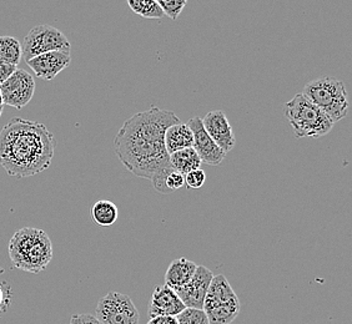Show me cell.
<instances>
[{
    "label": "cell",
    "instance_id": "obj_30",
    "mask_svg": "<svg viewBox=\"0 0 352 324\" xmlns=\"http://www.w3.org/2000/svg\"><path fill=\"white\" fill-rule=\"evenodd\" d=\"M0 108H4V105H3V97H1V93H0Z\"/></svg>",
    "mask_w": 352,
    "mask_h": 324
},
{
    "label": "cell",
    "instance_id": "obj_3",
    "mask_svg": "<svg viewBox=\"0 0 352 324\" xmlns=\"http://www.w3.org/2000/svg\"><path fill=\"white\" fill-rule=\"evenodd\" d=\"M8 251L14 267L29 273L43 272L53 258V244L47 232L33 227L16 231Z\"/></svg>",
    "mask_w": 352,
    "mask_h": 324
},
{
    "label": "cell",
    "instance_id": "obj_6",
    "mask_svg": "<svg viewBox=\"0 0 352 324\" xmlns=\"http://www.w3.org/2000/svg\"><path fill=\"white\" fill-rule=\"evenodd\" d=\"M72 45L59 29L52 25H36L24 38L21 51L25 61L52 51L70 54Z\"/></svg>",
    "mask_w": 352,
    "mask_h": 324
},
{
    "label": "cell",
    "instance_id": "obj_11",
    "mask_svg": "<svg viewBox=\"0 0 352 324\" xmlns=\"http://www.w3.org/2000/svg\"><path fill=\"white\" fill-rule=\"evenodd\" d=\"M214 273L205 266H197L195 275L190 279L189 284L177 290L176 294L182 299L186 308L203 310L204 299L209 290Z\"/></svg>",
    "mask_w": 352,
    "mask_h": 324
},
{
    "label": "cell",
    "instance_id": "obj_4",
    "mask_svg": "<svg viewBox=\"0 0 352 324\" xmlns=\"http://www.w3.org/2000/svg\"><path fill=\"white\" fill-rule=\"evenodd\" d=\"M285 116L298 139L325 136L333 128L325 113L314 105L302 93L295 95L290 102L285 104Z\"/></svg>",
    "mask_w": 352,
    "mask_h": 324
},
{
    "label": "cell",
    "instance_id": "obj_1",
    "mask_svg": "<svg viewBox=\"0 0 352 324\" xmlns=\"http://www.w3.org/2000/svg\"><path fill=\"white\" fill-rule=\"evenodd\" d=\"M179 122L175 113L151 106L129 117L114 139V151L126 170L150 180L164 195H168L165 180L174 171L165 149V132Z\"/></svg>",
    "mask_w": 352,
    "mask_h": 324
},
{
    "label": "cell",
    "instance_id": "obj_23",
    "mask_svg": "<svg viewBox=\"0 0 352 324\" xmlns=\"http://www.w3.org/2000/svg\"><path fill=\"white\" fill-rule=\"evenodd\" d=\"M157 4L162 8L164 15L169 16L171 21H176L184 8L186 7L185 0H159Z\"/></svg>",
    "mask_w": 352,
    "mask_h": 324
},
{
    "label": "cell",
    "instance_id": "obj_29",
    "mask_svg": "<svg viewBox=\"0 0 352 324\" xmlns=\"http://www.w3.org/2000/svg\"><path fill=\"white\" fill-rule=\"evenodd\" d=\"M146 324H177V319L171 316H160V317L150 318L149 322Z\"/></svg>",
    "mask_w": 352,
    "mask_h": 324
},
{
    "label": "cell",
    "instance_id": "obj_27",
    "mask_svg": "<svg viewBox=\"0 0 352 324\" xmlns=\"http://www.w3.org/2000/svg\"><path fill=\"white\" fill-rule=\"evenodd\" d=\"M70 324H102L91 314H74L72 316Z\"/></svg>",
    "mask_w": 352,
    "mask_h": 324
},
{
    "label": "cell",
    "instance_id": "obj_18",
    "mask_svg": "<svg viewBox=\"0 0 352 324\" xmlns=\"http://www.w3.org/2000/svg\"><path fill=\"white\" fill-rule=\"evenodd\" d=\"M90 215L95 223L102 227H109L118 221L119 211L116 203L109 200H99L93 205L90 209Z\"/></svg>",
    "mask_w": 352,
    "mask_h": 324
},
{
    "label": "cell",
    "instance_id": "obj_15",
    "mask_svg": "<svg viewBox=\"0 0 352 324\" xmlns=\"http://www.w3.org/2000/svg\"><path fill=\"white\" fill-rule=\"evenodd\" d=\"M197 264L186 258H177L170 264L165 273V286L177 292L189 284L190 279L195 275Z\"/></svg>",
    "mask_w": 352,
    "mask_h": 324
},
{
    "label": "cell",
    "instance_id": "obj_10",
    "mask_svg": "<svg viewBox=\"0 0 352 324\" xmlns=\"http://www.w3.org/2000/svg\"><path fill=\"white\" fill-rule=\"evenodd\" d=\"M204 128L225 154L230 152L236 145V137L231 128L230 122L221 110L210 111L201 119Z\"/></svg>",
    "mask_w": 352,
    "mask_h": 324
},
{
    "label": "cell",
    "instance_id": "obj_20",
    "mask_svg": "<svg viewBox=\"0 0 352 324\" xmlns=\"http://www.w3.org/2000/svg\"><path fill=\"white\" fill-rule=\"evenodd\" d=\"M23 56L21 44L14 36H0V62L18 67Z\"/></svg>",
    "mask_w": 352,
    "mask_h": 324
},
{
    "label": "cell",
    "instance_id": "obj_14",
    "mask_svg": "<svg viewBox=\"0 0 352 324\" xmlns=\"http://www.w3.org/2000/svg\"><path fill=\"white\" fill-rule=\"evenodd\" d=\"M236 301H239L236 293L232 290L226 277L223 275L214 276L204 299L203 311H209L215 307L232 303Z\"/></svg>",
    "mask_w": 352,
    "mask_h": 324
},
{
    "label": "cell",
    "instance_id": "obj_13",
    "mask_svg": "<svg viewBox=\"0 0 352 324\" xmlns=\"http://www.w3.org/2000/svg\"><path fill=\"white\" fill-rule=\"evenodd\" d=\"M25 62L38 78L50 81L53 80L56 75L60 74L64 69L68 68L72 62V56L68 53L52 51L39 55Z\"/></svg>",
    "mask_w": 352,
    "mask_h": 324
},
{
    "label": "cell",
    "instance_id": "obj_17",
    "mask_svg": "<svg viewBox=\"0 0 352 324\" xmlns=\"http://www.w3.org/2000/svg\"><path fill=\"white\" fill-rule=\"evenodd\" d=\"M201 160L197 156L195 150L192 148L190 149L182 150L177 151L175 154L170 155V165L176 172L182 174V175H188L194 170L200 169L201 166Z\"/></svg>",
    "mask_w": 352,
    "mask_h": 324
},
{
    "label": "cell",
    "instance_id": "obj_16",
    "mask_svg": "<svg viewBox=\"0 0 352 324\" xmlns=\"http://www.w3.org/2000/svg\"><path fill=\"white\" fill-rule=\"evenodd\" d=\"M192 143L194 136L188 124L179 122L170 126L165 132V149L169 155L182 150L190 149L192 148Z\"/></svg>",
    "mask_w": 352,
    "mask_h": 324
},
{
    "label": "cell",
    "instance_id": "obj_7",
    "mask_svg": "<svg viewBox=\"0 0 352 324\" xmlns=\"http://www.w3.org/2000/svg\"><path fill=\"white\" fill-rule=\"evenodd\" d=\"M95 318L102 324H139L140 316L129 296L109 292L99 299Z\"/></svg>",
    "mask_w": 352,
    "mask_h": 324
},
{
    "label": "cell",
    "instance_id": "obj_19",
    "mask_svg": "<svg viewBox=\"0 0 352 324\" xmlns=\"http://www.w3.org/2000/svg\"><path fill=\"white\" fill-rule=\"evenodd\" d=\"M241 310L240 301L232 303L223 304L205 312L209 324H230L236 319Z\"/></svg>",
    "mask_w": 352,
    "mask_h": 324
},
{
    "label": "cell",
    "instance_id": "obj_25",
    "mask_svg": "<svg viewBox=\"0 0 352 324\" xmlns=\"http://www.w3.org/2000/svg\"><path fill=\"white\" fill-rule=\"evenodd\" d=\"M13 302V290L10 284L0 282V316H3L9 310Z\"/></svg>",
    "mask_w": 352,
    "mask_h": 324
},
{
    "label": "cell",
    "instance_id": "obj_24",
    "mask_svg": "<svg viewBox=\"0 0 352 324\" xmlns=\"http://www.w3.org/2000/svg\"><path fill=\"white\" fill-rule=\"evenodd\" d=\"M206 181V174L203 170H194L185 175V186L189 189H201Z\"/></svg>",
    "mask_w": 352,
    "mask_h": 324
},
{
    "label": "cell",
    "instance_id": "obj_22",
    "mask_svg": "<svg viewBox=\"0 0 352 324\" xmlns=\"http://www.w3.org/2000/svg\"><path fill=\"white\" fill-rule=\"evenodd\" d=\"M176 319L177 324H209L205 312L195 308H185L176 316Z\"/></svg>",
    "mask_w": 352,
    "mask_h": 324
},
{
    "label": "cell",
    "instance_id": "obj_21",
    "mask_svg": "<svg viewBox=\"0 0 352 324\" xmlns=\"http://www.w3.org/2000/svg\"><path fill=\"white\" fill-rule=\"evenodd\" d=\"M128 4L134 13L139 14L146 19L162 21L165 16L162 8L159 7L155 0H130Z\"/></svg>",
    "mask_w": 352,
    "mask_h": 324
},
{
    "label": "cell",
    "instance_id": "obj_5",
    "mask_svg": "<svg viewBox=\"0 0 352 324\" xmlns=\"http://www.w3.org/2000/svg\"><path fill=\"white\" fill-rule=\"evenodd\" d=\"M302 94L324 111L332 124L341 121L347 116L349 102L345 84L336 78L325 76L310 81L304 86Z\"/></svg>",
    "mask_w": 352,
    "mask_h": 324
},
{
    "label": "cell",
    "instance_id": "obj_31",
    "mask_svg": "<svg viewBox=\"0 0 352 324\" xmlns=\"http://www.w3.org/2000/svg\"><path fill=\"white\" fill-rule=\"evenodd\" d=\"M4 273V268L3 267H0V275H3Z\"/></svg>",
    "mask_w": 352,
    "mask_h": 324
},
{
    "label": "cell",
    "instance_id": "obj_9",
    "mask_svg": "<svg viewBox=\"0 0 352 324\" xmlns=\"http://www.w3.org/2000/svg\"><path fill=\"white\" fill-rule=\"evenodd\" d=\"M188 126L194 136L192 149L195 150L201 162L210 166L220 165L225 160L226 154L211 140L210 136L208 135V132L204 128L201 117L195 116L190 119Z\"/></svg>",
    "mask_w": 352,
    "mask_h": 324
},
{
    "label": "cell",
    "instance_id": "obj_8",
    "mask_svg": "<svg viewBox=\"0 0 352 324\" xmlns=\"http://www.w3.org/2000/svg\"><path fill=\"white\" fill-rule=\"evenodd\" d=\"M0 93L3 105L21 110L34 96V78L25 70L18 68L3 85H0Z\"/></svg>",
    "mask_w": 352,
    "mask_h": 324
},
{
    "label": "cell",
    "instance_id": "obj_26",
    "mask_svg": "<svg viewBox=\"0 0 352 324\" xmlns=\"http://www.w3.org/2000/svg\"><path fill=\"white\" fill-rule=\"evenodd\" d=\"M185 186V176L173 171L165 180V189L168 191V194L175 192L177 189H183Z\"/></svg>",
    "mask_w": 352,
    "mask_h": 324
},
{
    "label": "cell",
    "instance_id": "obj_28",
    "mask_svg": "<svg viewBox=\"0 0 352 324\" xmlns=\"http://www.w3.org/2000/svg\"><path fill=\"white\" fill-rule=\"evenodd\" d=\"M16 70H18V67L9 65L6 62H0V85H3Z\"/></svg>",
    "mask_w": 352,
    "mask_h": 324
},
{
    "label": "cell",
    "instance_id": "obj_12",
    "mask_svg": "<svg viewBox=\"0 0 352 324\" xmlns=\"http://www.w3.org/2000/svg\"><path fill=\"white\" fill-rule=\"evenodd\" d=\"M186 307L176 294L175 290H171L165 284H162V286H156L155 290H153L148 314L149 318L160 317V316L176 317Z\"/></svg>",
    "mask_w": 352,
    "mask_h": 324
},
{
    "label": "cell",
    "instance_id": "obj_2",
    "mask_svg": "<svg viewBox=\"0 0 352 324\" xmlns=\"http://www.w3.org/2000/svg\"><path fill=\"white\" fill-rule=\"evenodd\" d=\"M54 135L41 122L13 119L0 131V165L9 176L25 178L52 165Z\"/></svg>",
    "mask_w": 352,
    "mask_h": 324
}]
</instances>
